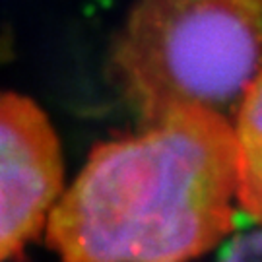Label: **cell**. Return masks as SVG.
I'll return each instance as SVG.
<instances>
[{
    "label": "cell",
    "instance_id": "cell-5",
    "mask_svg": "<svg viewBox=\"0 0 262 262\" xmlns=\"http://www.w3.org/2000/svg\"><path fill=\"white\" fill-rule=\"evenodd\" d=\"M222 262H262V231L237 239Z\"/></svg>",
    "mask_w": 262,
    "mask_h": 262
},
{
    "label": "cell",
    "instance_id": "cell-1",
    "mask_svg": "<svg viewBox=\"0 0 262 262\" xmlns=\"http://www.w3.org/2000/svg\"><path fill=\"white\" fill-rule=\"evenodd\" d=\"M237 206L233 124L185 107L97 144L45 241L60 262H192L233 229Z\"/></svg>",
    "mask_w": 262,
    "mask_h": 262
},
{
    "label": "cell",
    "instance_id": "cell-4",
    "mask_svg": "<svg viewBox=\"0 0 262 262\" xmlns=\"http://www.w3.org/2000/svg\"><path fill=\"white\" fill-rule=\"evenodd\" d=\"M233 132L239 208L262 227V70L239 103Z\"/></svg>",
    "mask_w": 262,
    "mask_h": 262
},
{
    "label": "cell",
    "instance_id": "cell-3",
    "mask_svg": "<svg viewBox=\"0 0 262 262\" xmlns=\"http://www.w3.org/2000/svg\"><path fill=\"white\" fill-rule=\"evenodd\" d=\"M62 190V146L49 115L26 95L0 92V262L45 233Z\"/></svg>",
    "mask_w": 262,
    "mask_h": 262
},
{
    "label": "cell",
    "instance_id": "cell-2",
    "mask_svg": "<svg viewBox=\"0 0 262 262\" xmlns=\"http://www.w3.org/2000/svg\"><path fill=\"white\" fill-rule=\"evenodd\" d=\"M262 70V0H138L111 74L142 124L185 107L241 103Z\"/></svg>",
    "mask_w": 262,
    "mask_h": 262
}]
</instances>
